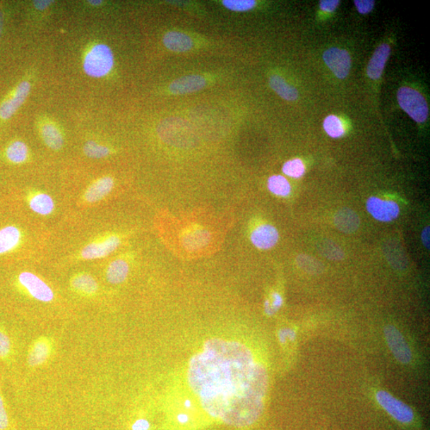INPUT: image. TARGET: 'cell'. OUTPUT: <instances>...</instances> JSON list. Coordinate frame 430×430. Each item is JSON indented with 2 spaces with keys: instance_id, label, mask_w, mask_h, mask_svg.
<instances>
[{
  "instance_id": "5",
  "label": "cell",
  "mask_w": 430,
  "mask_h": 430,
  "mask_svg": "<svg viewBox=\"0 0 430 430\" xmlns=\"http://www.w3.org/2000/svg\"><path fill=\"white\" fill-rule=\"evenodd\" d=\"M18 282L36 300L49 302L54 299V292L47 284L32 273L23 272L18 276Z\"/></svg>"
},
{
  "instance_id": "38",
  "label": "cell",
  "mask_w": 430,
  "mask_h": 430,
  "mask_svg": "<svg viewBox=\"0 0 430 430\" xmlns=\"http://www.w3.org/2000/svg\"><path fill=\"white\" fill-rule=\"evenodd\" d=\"M273 309L276 310L282 306V298L278 294H274L273 295Z\"/></svg>"
},
{
  "instance_id": "33",
  "label": "cell",
  "mask_w": 430,
  "mask_h": 430,
  "mask_svg": "<svg viewBox=\"0 0 430 430\" xmlns=\"http://www.w3.org/2000/svg\"><path fill=\"white\" fill-rule=\"evenodd\" d=\"M8 416L4 406L3 398L0 395V430H4L8 427Z\"/></svg>"
},
{
  "instance_id": "17",
  "label": "cell",
  "mask_w": 430,
  "mask_h": 430,
  "mask_svg": "<svg viewBox=\"0 0 430 430\" xmlns=\"http://www.w3.org/2000/svg\"><path fill=\"white\" fill-rule=\"evenodd\" d=\"M335 224L341 232L352 233L359 226V216L350 209H342L335 215Z\"/></svg>"
},
{
  "instance_id": "19",
  "label": "cell",
  "mask_w": 430,
  "mask_h": 430,
  "mask_svg": "<svg viewBox=\"0 0 430 430\" xmlns=\"http://www.w3.org/2000/svg\"><path fill=\"white\" fill-rule=\"evenodd\" d=\"M29 205L36 214L43 216L52 214L55 208L54 199L45 193H37L31 197Z\"/></svg>"
},
{
  "instance_id": "37",
  "label": "cell",
  "mask_w": 430,
  "mask_h": 430,
  "mask_svg": "<svg viewBox=\"0 0 430 430\" xmlns=\"http://www.w3.org/2000/svg\"><path fill=\"white\" fill-rule=\"evenodd\" d=\"M422 240L424 246L429 249V227H427L423 229L422 234Z\"/></svg>"
},
{
  "instance_id": "28",
  "label": "cell",
  "mask_w": 430,
  "mask_h": 430,
  "mask_svg": "<svg viewBox=\"0 0 430 430\" xmlns=\"http://www.w3.org/2000/svg\"><path fill=\"white\" fill-rule=\"evenodd\" d=\"M282 172L285 176L299 179L304 176L305 167L300 159H294L287 161L282 167Z\"/></svg>"
},
{
  "instance_id": "26",
  "label": "cell",
  "mask_w": 430,
  "mask_h": 430,
  "mask_svg": "<svg viewBox=\"0 0 430 430\" xmlns=\"http://www.w3.org/2000/svg\"><path fill=\"white\" fill-rule=\"evenodd\" d=\"M49 347L44 341H40L35 345L29 354L28 363L30 366H39L45 362L49 357Z\"/></svg>"
},
{
  "instance_id": "13",
  "label": "cell",
  "mask_w": 430,
  "mask_h": 430,
  "mask_svg": "<svg viewBox=\"0 0 430 430\" xmlns=\"http://www.w3.org/2000/svg\"><path fill=\"white\" fill-rule=\"evenodd\" d=\"M390 54V47L388 44L380 45L374 53L367 66V76L372 80H378L382 76L386 61Z\"/></svg>"
},
{
  "instance_id": "31",
  "label": "cell",
  "mask_w": 430,
  "mask_h": 430,
  "mask_svg": "<svg viewBox=\"0 0 430 430\" xmlns=\"http://www.w3.org/2000/svg\"><path fill=\"white\" fill-rule=\"evenodd\" d=\"M11 352V342L9 336L0 330V358H7Z\"/></svg>"
},
{
  "instance_id": "23",
  "label": "cell",
  "mask_w": 430,
  "mask_h": 430,
  "mask_svg": "<svg viewBox=\"0 0 430 430\" xmlns=\"http://www.w3.org/2000/svg\"><path fill=\"white\" fill-rule=\"evenodd\" d=\"M268 189L279 197H288L292 190L289 180L280 174L272 176L268 179Z\"/></svg>"
},
{
  "instance_id": "40",
  "label": "cell",
  "mask_w": 430,
  "mask_h": 430,
  "mask_svg": "<svg viewBox=\"0 0 430 430\" xmlns=\"http://www.w3.org/2000/svg\"><path fill=\"white\" fill-rule=\"evenodd\" d=\"M88 3H90L92 6H99L102 4V1H100V0L99 1L98 0H97V1L96 0H92V1H88Z\"/></svg>"
},
{
  "instance_id": "34",
  "label": "cell",
  "mask_w": 430,
  "mask_h": 430,
  "mask_svg": "<svg viewBox=\"0 0 430 430\" xmlns=\"http://www.w3.org/2000/svg\"><path fill=\"white\" fill-rule=\"evenodd\" d=\"M340 2L339 0H321L320 2V8L322 11L332 13L336 8H338Z\"/></svg>"
},
{
  "instance_id": "8",
  "label": "cell",
  "mask_w": 430,
  "mask_h": 430,
  "mask_svg": "<svg viewBox=\"0 0 430 430\" xmlns=\"http://www.w3.org/2000/svg\"><path fill=\"white\" fill-rule=\"evenodd\" d=\"M121 245V239L117 235H110L101 241L90 243L82 251V258L85 260L100 259L108 256Z\"/></svg>"
},
{
  "instance_id": "21",
  "label": "cell",
  "mask_w": 430,
  "mask_h": 430,
  "mask_svg": "<svg viewBox=\"0 0 430 430\" xmlns=\"http://www.w3.org/2000/svg\"><path fill=\"white\" fill-rule=\"evenodd\" d=\"M129 273V266L126 261L117 259L112 261L106 273V278L111 284L117 285L124 282Z\"/></svg>"
},
{
  "instance_id": "20",
  "label": "cell",
  "mask_w": 430,
  "mask_h": 430,
  "mask_svg": "<svg viewBox=\"0 0 430 430\" xmlns=\"http://www.w3.org/2000/svg\"><path fill=\"white\" fill-rule=\"evenodd\" d=\"M43 141L46 145L53 150H60L64 145V136L59 129L55 124L47 123L43 124L41 129Z\"/></svg>"
},
{
  "instance_id": "3",
  "label": "cell",
  "mask_w": 430,
  "mask_h": 430,
  "mask_svg": "<svg viewBox=\"0 0 430 430\" xmlns=\"http://www.w3.org/2000/svg\"><path fill=\"white\" fill-rule=\"evenodd\" d=\"M397 97L400 107L417 123H424L427 120L428 104L419 91L410 87H402L398 91Z\"/></svg>"
},
{
  "instance_id": "7",
  "label": "cell",
  "mask_w": 430,
  "mask_h": 430,
  "mask_svg": "<svg viewBox=\"0 0 430 430\" xmlns=\"http://www.w3.org/2000/svg\"><path fill=\"white\" fill-rule=\"evenodd\" d=\"M366 209L376 220L384 222L395 220L400 212L397 203L377 197H371L367 201Z\"/></svg>"
},
{
  "instance_id": "14",
  "label": "cell",
  "mask_w": 430,
  "mask_h": 430,
  "mask_svg": "<svg viewBox=\"0 0 430 430\" xmlns=\"http://www.w3.org/2000/svg\"><path fill=\"white\" fill-rule=\"evenodd\" d=\"M114 180L109 177L99 179L93 183L85 193V201L88 203H97L107 196L113 190Z\"/></svg>"
},
{
  "instance_id": "35",
  "label": "cell",
  "mask_w": 430,
  "mask_h": 430,
  "mask_svg": "<svg viewBox=\"0 0 430 430\" xmlns=\"http://www.w3.org/2000/svg\"><path fill=\"white\" fill-rule=\"evenodd\" d=\"M53 1H47V0H36L34 2L35 8L39 11L46 10L52 5Z\"/></svg>"
},
{
  "instance_id": "16",
  "label": "cell",
  "mask_w": 430,
  "mask_h": 430,
  "mask_svg": "<svg viewBox=\"0 0 430 430\" xmlns=\"http://www.w3.org/2000/svg\"><path fill=\"white\" fill-rule=\"evenodd\" d=\"M22 234L18 227L8 226L0 229V254L13 251L20 244Z\"/></svg>"
},
{
  "instance_id": "32",
  "label": "cell",
  "mask_w": 430,
  "mask_h": 430,
  "mask_svg": "<svg viewBox=\"0 0 430 430\" xmlns=\"http://www.w3.org/2000/svg\"><path fill=\"white\" fill-rule=\"evenodd\" d=\"M354 3L359 13L363 15L370 13L376 4L373 0H354Z\"/></svg>"
},
{
  "instance_id": "10",
  "label": "cell",
  "mask_w": 430,
  "mask_h": 430,
  "mask_svg": "<svg viewBox=\"0 0 430 430\" xmlns=\"http://www.w3.org/2000/svg\"><path fill=\"white\" fill-rule=\"evenodd\" d=\"M386 339L393 354L400 362L407 364L411 360V352L406 340L398 330L393 326L385 328Z\"/></svg>"
},
{
  "instance_id": "41",
  "label": "cell",
  "mask_w": 430,
  "mask_h": 430,
  "mask_svg": "<svg viewBox=\"0 0 430 430\" xmlns=\"http://www.w3.org/2000/svg\"><path fill=\"white\" fill-rule=\"evenodd\" d=\"M179 419L181 422H186V419H188V417H186V415H182V416H179Z\"/></svg>"
},
{
  "instance_id": "4",
  "label": "cell",
  "mask_w": 430,
  "mask_h": 430,
  "mask_svg": "<svg viewBox=\"0 0 430 430\" xmlns=\"http://www.w3.org/2000/svg\"><path fill=\"white\" fill-rule=\"evenodd\" d=\"M323 61L335 76L340 79L347 77L351 70V56L345 49L333 47L323 55Z\"/></svg>"
},
{
  "instance_id": "11",
  "label": "cell",
  "mask_w": 430,
  "mask_h": 430,
  "mask_svg": "<svg viewBox=\"0 0 430 430\" xmlns=\"http://www.w3.org/2000/svg\"><path fill=\"white\" fill-rule=\"evenodd\" d=\"M251 239L255 247L266 251L277 245L279 233L277 229L270 224H263L253 230Z\"/></svg>"
},
{
  "instance_id": "29",
  "label": "cell",
  "mask_w": 430,
  "mask_h": 430,
  "mask_svg": "<svg viewBox=\"0 0 430 430\" xmlns=\"http://www.w3.org/2000/svg\"><path fill=\"white\" fill-rule=\"evenodd\" d=\"M84 153L88 157L101 159L108 157L110 154V149L108 147L99 145L95 141H90L85 143Z\"/></svg>"
},
{
  "instance_id": "18",
  "label": "cell",
  "mask_w": 430,
  "mask_h": 430,
  "mask_svg": "<svg viewBox=\"0 0 430 430\" xmlns=\"http://www.w3.org/2000/svg\"><path fill=\"white\" fill-rule=\"evenodd\" d=\"M210 239L207 229L196 227L189 230L184 236V244L190 251H196L208 244Z\"/></svg>"
},
{
  "instance_id": "9",
  "label": "cell",
  "mask_w": 430,
  "mask_h": 430,
  "mask_svg": "<svg viewBox=\"0 0 430 430\" xmlns=\"http://www.w3.org/2000/svg\"><path fill=\"white\" fill-rule=\"evenodd\" d=\"M31 85L27 80L17 86L13 95L0 105V118L8 120L16 114L29 95Z\"/></svg>"
},
{
  "instance_id": "6",
  "label": "cell",
  "mask_w": 430,
  "mask_h": 430,
  "mask_svg": "<svg viewBox=\"0 0 430 430\" xmlns=\"http://www.w3.org/2000/svg\"><path fill=\"white\" fill-rule=\"evenodd\" d=\"M376 398L383 408L397 421L407 424L413 421V411L407 405L397 400L385 391L378 392Z\"/></svg>"
},
{
  "instance_id": "22",
  "label": "cell",
  "mask_w": 430,
  "mask_h": 430,
  "mask_svg": "<svg viewBox=\"0 0 430 430\" xmlns=\"http://www.w3.org/2000/svg\"><path fill=\"white\" fill-rule=\"evenodd\" d=\"M270 85L277 95L287 101H295L298 97V91L295 87L287 83L284 78L273 76L270 78Z\"/></svg>"
},
{
  "instance_id": "1",
  "label": "cell",
  "mask_w": 430,
  "mask_h": 430,
  "mask_svg": "<svg viewBox=\"0 0 430 430\" xmlns=\"http://www.w3.org/2000/svg\"><path fill=\"white\" fill-rule=\"evenodd\" d=\"M189 380L203 409L237 427L256 422L268 388L265 367L238 342L212 339L191 359Z\"/></svg>"
},
{
  "instance_id": "2",
  "label": "cell",
  "mask_w": 430,
  "mask_h": 430,
  "mask_svg": "<svg viewBox=\"0 0 430 430\" xmlns=\"http://www.w3.org/2000/svg\"><path fill=\"white\" fill-rule=\"evenodd\" d=\"M114 66V55L111 48L102 43L90 48L86 53L83 68L87 76L92 78H103Z\"/></svg>"
},
{
  "instance_id": "27",
  "label": "cell",
  "mask_w": 430,
  "mask_h": 430,
  "mask_svg": "<svg viewBox=\"0 0 430 430\" xmlns=\"http://www.w3.org/2000/svg\"><path fill=\"white\" fill-rule=\"evenodd\" d=\"M323 129L326 133L332 138H340L344 136L345 131L344 124L339 117L335 115H330L323 121Z\"/></svg>"
},
{
  "instance_id": "24",
  "label": "cell",
  "mask_w": 430,
  "mask_h": 430,
  "mask_svg": "<svg viewBox=\"0 0 430 430\" xmlns=\"http://www.w3.org/2000/svg\"><path fill=\"white\" fill-rule=\"evenodd\" d=\"M28 153V148L26 143L18 141L9 145L6 154H7V157L11 163L22 164L27 160Z\"/></svg>"
},
{
  "instance_id": "15",
  "label": "cell",
  "mask_w": 430,
  "mask_h": 430,
  "mask_svg": "<svg viewBox=\"0 0 430 430\" xmlns=\"http://www.w3.org/2000/svg\"><path fill=\"white\" fill-rule=\"evenodd\" d=\"M164 44L173 52L183 53L193 47V40L190 36L179 31H169L164 36Z\"/></svg>"
},
{
  "instance_id": "36",
  "label": "cell",
  "mask_w": 430,
  "mask_h": 430,
  "mask_svg": "<svg viewBox=\"0 0 430 430\" xmlns=\"http://www.w3.org/2000/svg\"><path fill=\"white\" fill-rule=\"evenodd\" d=\"M149 424L146 420L137 421L133 426V430H148Z\"/></svg>"
},
{
  "instance_id": "39",
  "label": "cell",
  "mask_w": 430,
  "mask_h": 430,
  "mask_svg": "<svg viewBox=\"0 0 430 430\" xmlns=\"http://www.w3.org/2000/svg\"><path fill=\"white\" fill-rule=\"evenodd\" d=\"M4 16L2 11H0V36H1L4 28Z\"/></svg>"
},
{
  "instance_id": "12",
  "label": "cell",
  "mask_w": 430,
  "mask_h": 430,
  "mask_svg": "<svg viewBox=\"0 0 430 430\" xmlns=\"http://www.w3.org/2000/svg\"><path fill=\"white\" fill-rule=\"evenodd\" d=\"M205 85L207 82L203 76L192 74L174 80L170 85L169 89L173 95H181L201 90Z\"/></svg>"
},
{
  "instance_id": "30",
  "label": "cell",
  "mask_w": 430,
  "mask_h": 430,
  "mask_svg": "<svg viewBox=\"0 0 430 430\" xmlns=\"http://www.w3.org/2000/svg\"><path fill=\"white\" fill-rule=\"evenodd\" d=\"M222 5L229 11H248L256 6V1L254 0H223Z\"/></svg>"
},
{
  "instance_id": "25",
  "label": "cell",
  "mask_w": 430,
  "mask_h": 430,
  "mask_svg": "<svg viewBox=\"0 0 430 430\" xmlns=\"http://www.w3.org/2000/svg\"><path fill=\"white\" fill-rule=\"evenodd\" d=\"M71 284L74 289L85 294H95L98 288L95 278H92L88 274H79L72 280Z\"/></svg>"
},
{
  "instance_id": "42",
  "label": "cell",
  "mask_w": 430,
  "mask_h": 430,
  "mask_svg": "<svg viewBox=\"0 0 430 430\" xmlns=\"http://www.w3.org/2000/svg\"><path fill=\"white\" fill-rule=\"evenodd\" d=\"M186 407H189V406H191V402H190L189 401H186Z\"/></svg>"
}]
</instances>
